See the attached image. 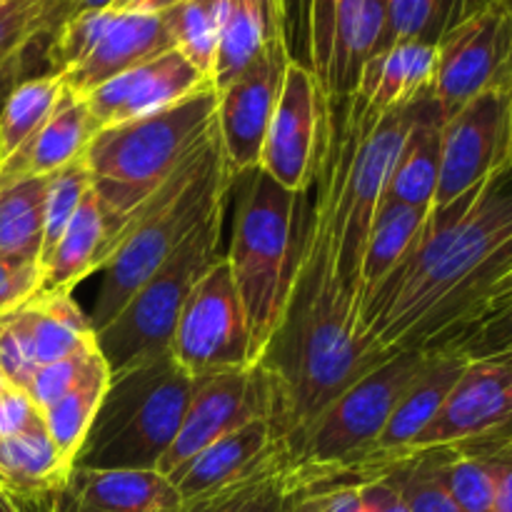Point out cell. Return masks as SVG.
I'll return each instance as SVG.
<instances>
[{"mask_svg": "<svg viewBox=\"0 0 512 512\" xmlns=\"http://www.w3.org/2000/svg\"><path fill=\"white\" fill-rule=\"evenodd\" d=\"M210 83L213 80L193 68L180 50L170 48L115 75L83 98L93 115L95 130H103L168 110Z\"/></svg>", "mask_w": 512, "mask_h": 512, "instance_id": "ac0fdd59", "label": "cell"}, {"mask_svg": "<svg viewBox=\"0 0 512 512\" xmlns=\"http://www.w3.org/2000/svg\"><path fill=\"white\" fill-rule=\"evenodd\" d=\"M75 465L55 450L45 423L13 435H0V488L25 495L58 493Z\"/></svg>", "mask_w": 512, "mask_h": 512, "instance_id": "83f0119b", "label": "cell"}, {"mask_svg": "<svg viewBox=\"0 0 512 512\" xmlns=\"http://www.w3.org/2000/svg\"><path fill=\"white\" fill-rule=\"evenodd\" d=\"M512 435V350L468 360L438 418L410 445L423 450L458 448Z\"/></svg>", "mask_w": 512, "mask_h": 512, "instance_id": "2e32d148", "label": "cell"}, {"mask_svg": "<svg viewBox=\"0 0 512 512\" xmlns=\"http://www.w3.org/2000/svg\"><path fill=\"white\" fill-rule=\"evenodd\" d=\"M43 290V265L0 258V315L28 303Z\"/></svg>", "mask_w": 512, "mask_h": 512, "instance_id": "7bdbcfd3", "label": "cell"}, {"mask_svg": "<svg viewBox=\"0 0 512 512\" xmlns=\"http://www.w3.org/2000/svg\"><path fill=\"white\" fill-rule=\"evenodd\" d=\"M295 512H368L360 485H338V488L303 493Z\"/></svg>", "mask_w": 512, "mask_h": 512, "instance_id": "ee69618b", "label": "cell"}, {"mask_svg": "<svg viewBox=\"0 0 512 512\" xmlns=\"http://www.w3.org/2000/svg\"><path fill=\"white\" fill-rule=\"evenodd\" d=\"M170 355L193 380L218 370L253 365L243 303L225 255L190 290L175 325Z\"/></svg>", "mask_w": 512, "mask_h": 512, "instance_id": "30bf717a", "label": "cell"}, {"mask_svg": "<svg viewBox=\"0 0 512 512\" xmlns=\"http://www.w3.org/2000/svg\"><path fill=\"white\" fill-rule=\"evenodd\" d=\"M410 512H465L448 493L435 468L433 450L413 453L390 470Z\"/></svg>", "mask_w": 512, "mask_h": 512, "instance_id": "60d3db41", "label": "cell"}, {"mask_svg": "<svg viewBox=\"0 0 512 512\" xmlns=\"http://www.w3.org/2000/svg\"><path fill=\"white\" fill-rule=\"evenodd\" d=\"M273 415V383L260 365L200 375L193 380L183 425L165 458L160 460L158 473L170 480L215 440L243 428L250 420H273Z\"/></svg>", "mask_w": 512, "mask_h": 512, "instance_id": "7c38bea8", "label": "cell"}, {"mask_svg": "<svg viewBox=\"0 0 512 512\" xmlns=\"http://www.w3.org/2000/svg\"><path fill=\"white\" fill-rule=\"evenodd\" d=\"M438 70V45L425 40H403L380 48L360 70L358 98L373 113H393L410 108L433 93Z\"/></svg>", "mask_w": 512, "mask_h": 512, "instance_id": "cb8c5ba5", "label": "cell"}, {"mask_svg": "<svg viewBox=\"0 0 512 512\" xmlns=\"http://www.w3.org/2000/svg\"><path fill=\"white\" fill-rule=\"evenodd\" d=\"M180 0H115L113 8L120 13H140V15H165L178 5Z\"/></svg>", "mask_w": 512, "mask_h": 512, "instance_id": "681fc988", "label": "cell"}, {"mask_svg": "<svg viewBox=\"0 0 512 512\" xmlns=\"http://www.w3.org/2000/svg\"><path fill=\"white\" fill-rule=\"evenodd\" d=\"M55 505L58 512H178L183 500L158 470L75 468Z\"/></svg>", "mask_w": 512, "mask_h": 512, "instance_id": "7402d4cb", "label": "cell"}, {"mask_svg": "<svg viewBox=\"0 0 512 512\" xmlns=\"http://www.w3.org/2000/svg\"><path fill=\"white\" fill-rule=\"evenodd\" d=\"M480 3L485 0H388V18L378 50L403 40L438 43L443 33Z\"/></svg>", "mask_w": 512, "mask_h": 512, "instance_id": "d590c367", "label": "cell"}, {"mask_svg": "<svg viewBox=\"0 0 512 512\" xmlns=\"http://www.w3.org/2000/svg\"><path fill=\"white\" fill-rule=\"evenodd\" d=\"M510 438H512V435H510Z\"/></svg>", "mask_w": 512, "mask_h": 512, "instance_id": "9f6ffc18", "label": "cell"}, {"mask_svg": "<svg viewBox=\"0 0 512 512\" xmlns=\"http://www.w3.org/2000/svg\"><path fill=\"white\" fill-rule=\"evenodd\" d=\"M428 350L393 353L333 400L290 445L293 465L303 473L338 475L350 485L383 478L375 450L395 405L423 368Z\"/></svg>", "mask_w": 512, "mask_h": 512, "instance_id": "52a82bcc", "label": "cell"}, {"mask_svg": "<svg viewBox=\"0 0 512 512\" xmlns=\"http://www.w3.org/2000/svg\"><path fill=\"white\" fill-rule=\"evenodd\" d=\"M468 365V355L458 348L428 350L423 368L405 388L403 398L395 405L388 420L378 450H375V465L383 473H390L400 460L408 458V450L420 438L425 428L438 418L445 400L453 393L455 383Z\"/></svg>", "mask_w": 512, "mask_h": 512, "instance_id": "ffe728a7", "label": "cell"}, {"mask_svg": "<svg viewBox=\"0 0 512 512\" xmlns=\"http://www.w3.org/2000/svg\"><path fill=\"white\" fill-rule=\"evenodd\" d=\"M175 48L165 15L120 13L113 8L108 28L95 43L93 53L73 68L60 75L63 85L75 95H88L98 85L108 83L115 75Z\"/></svg>", "mask_w": 512, "mask_h": 512, "instance_id": "603a6c76", "label": "cell"}, {"mask_svg": "<svg viewBox=\"0 0 512 512\" xmlns=\"http://www.w3.org/2000/svg\"><path fill=\"white\" fill-rule=\"evenodd\" d=\"M113 18V8L108 10H83V13H68L53 30V40L48 48L50 73L65 75L78 68L90 53L95 43L108 28Z\"/></svg>", "mask_w": 512, "mask_h": 512, "instance_id": "ab89813d", "label": "cell"}, {"mask_svg": "<svg viewBox=\"0 0 512 512\" xmlns=\"http://www.w3.org/2000/svg\"><path fill=\"white\" fill-rule=\"evenodd\" d=\"M8 385H10L8 380H5L3 375H0V398H3V393H5V388H8Z\"/></svg>", "mask_w": 512, "mask_h": 512, "instance_id": "db71d44e", "label": "cell"}, {"mask_svg": "<svg viewBox=\"0 0 512 512\" xmlns=\"http://www.w3.org/2000/svg\"><path fill=\"white\" fill-rule=\"evenodd\" d=\"M105 358L98 348V340L95 335H90L85 343H80L73 353H68L65 358L55 360V363L43 365V368L35 370L30 375L28 385H25V393L30 395L38 410L43 413L45 408L55 403V400L63 398L65 393L75 388V385L83 383L90 373H95L98 368H103Z\"/></svg>", "mask_w": 512, "mask_h": 512, "instance_id": "f35d334b", "label": "cell"}, {"mask_svg": "<svg viewBox=\"0 0 512 512\" xmlns=\"http://www.w3.org/2000/svg\"><path fill=\"white\" fill-rule=\"evenodd\" d=\"M248 185L235 213L225 253L250 335V363L258 365L283 323L303 250L308 193H293L263 170L245 175Z\"/></svg>", "mask_w": 512, "mask_h": 512, "instance_id": "5b68a950", "label": "cell"}, {"mask_svg": "<svg viewBox=\"0 0 512 512\" xmlns=\"http://www.w3.org/2000/svg\"><path fill=\"white\" fill-rule=\"evenodd\" d=\"M360 490H363V500L368 512H410L408 503L403 498V490H400V485L395 483L390 473L360 485Z\"/></svg>", "mask_w": 512, "mask_h": 512, "instance_id": "f6af8a7d", "label": "cell"}, {"mask_svg": "<svg viewBox=\"0 0 512 512\" xmlns=\"http://www.w3.org/2000/svg\"><path fill=\"white\" fill-rule=\"evenodd\" d=\"M428 215L430 210L408 205H380L360 260V310L373 290L408 258L423 233Z\"/></svg>", "mask_w": 512, "mask_h": 512, "instance_id": "f546056e", "label": "cell"}, {"mask_svg": "<svg viewBox=\"0 0 512 512\" xmlns=\"http://www.w3.org/2000/svg\"><path fill=\"white\" fill-rule=\"evenodd\" d=\"M278 38H285L283 0H228L213 68L215 90L225 88Z\"/></svg>", "mask_w": 512, "mask_h": 512, "instance_id": "4316f807", "label": "cell"}, {"mask_svg": "<svg viewBox=\"0 0 512 512\" xmlns=\"http://www.w3.org/2000/svg\"><path fill=\"white\" fill-rule=\"evenodd\" d=\"M435 45L433 98L443 118L488 90L512 88V0H485Z\"/></svg>", "mask_w": 512, "mask_h": 512, "instance_id": "9c48e42d", "label": "cell"}, {"mask_svg": "<svg viewBox=\"0 0 512 512\" xmlns=\"http://www.w3.org/2000/svg\"><path fill=\"white\" fill-rule=\"evenodd\" d=\"M448 348H458L468 355V360L488 358V355L510 353L512 350V298L495 305L475 325H470L455 343Z\"/></svg>", "mask_w": 512, "mask_h": 512, "instance_id": "b9f144b4", "label": "cell"}, {"mask_svg": "<svg viewBox=\"0 0 512 512\" xmlns=\"http://www.w3.org/2000/svg\"><path fill=\"white\" fill-rule=\"evenodd\" d=\"M512 88L488 90L445 115L433 210L448 208L510 165Z\"/></svg>", "mask_w": 512, "mask_h": 512, "instance_id": "5bb4252c", "label": "cell"}, {"mask_svg": "<svg viewBox=\"0 0 512 512\" xmlns=\"http://www.w3.org/2000/svg\"><path fill=\"white\" fill-rule=\"evenodd\" d=\"M115 0H68L70 13H83V10H108Z\"/></svg>", "mask_w": 512, "mask_h": 512, "instance_id": "816d5d0a", "label": "cell"}, {"mask_svg": "<svg viewBox=\"0 0 512 512\" xmlns=\"http://www.w3.org/2000/svg\"><path fill=\"white\" fill-rule=\"evenodd\" d=\"M285 3V38H288L290 58L303 63V8L300 0H283Z\"/></svg>", "mask_w": 512, "mask_h": 512, "instance_id": "7dc6e473", "label": "cell"}, {"mask_svg": "<svg viewBox=\"0 0 512 512\" xmlns=\"http://www.w3.org/2000/svg\"><path fill=\"white\" fill-rule=\"evenodd\" d=\"M385 358L388 353L360 335L358 310L335 270L328 223L313 200L283 323L258 363L273 383L275 433L290 448L338 395Z\"/></svg>", "mask_w": 512, "mask_h": 512, "instance_id": "7a4b0ae2", "label": "cell"}, {"mask_svg": "<svg viewBox=\"0 0 512 512\" xmlns=\"http://www.w3.org/2000/svg\"><path fill=\"white\" fill-rule=\"evenodd\" d=\"M512 270V168L448 208H430L408 258L360 310V335L383 353L448 348L483 315Z\"/></svg>", "mask_w": 512, "mask_h": 512, "instance_id": "6da1fadb", "label": "cell"}, {"mask_svg": "<svg viewBox=\"0 0 512 512\" xmlns=\"http://www.w3.org/2000/svg\"><path fill=\"white\" fill-rule=\"evenodd\" d=\"M88 313L73 293L40 290L28 303L0 315V375L25 390L30 375L73 353L90 338Z\"/></svg>", "mask_w": 512, "mask_h": 512, "instance_id": "e0dca14e", "label": "cell"}, {"mask_svg": "<svg viewBox=\"0 0 512 512\" xmlns=\"http://www.w3.org/2000/svg\"><path fill=\"white\" fill-rule=\"evenodd\" d=\"M108 263V225L103 205L90 185L88 195L65 228L43 268V290L73 293L88 275L100 273Z\"/></svg>", "mask_w": 512, "mask_h": 512, "instance_id": "484cf974", "label": "cell"}, {"mask_svg": "<svg viewBox=\"0 0 512 512\" xmlns=\"http://www.w3.org/2000/svg\"><path fill=\"white\" fill-rule=\"evenodd\" d=\"M510 168H512V133H510Z\"/></svg>", "mask_w": 512, "mask_h": 512, "instance_id": "11a10c76", "label": "cell"}, {"mask_svg": "<svg viewBox=\"0 0 512 512\" xmlns=\"http://www.w3.org/2000/svg\"><path fill=\"white\" fill-rule=\"evenodd\" d=\"M303 493L298 470L293 460H288L218 493L183 503L178 512H295Z\"/></svg>", "mask_w": 512, "mask_h": 512, "instance_id": "4dcf8cb0", "label": "cell"}, {"mask_svg": "<svg viewBox=\"0 0 512 512\" xmlns=\"http://www.w3.org/2000/svg\"><path fill=\"white\" fill-rule=\"evenodd\" d=\"M45 183L33 178L0 190V258L40 263Z\"/></svg>", "mask_w": 512, "mask_h": 512, "instance_id": "1f68e13d", "label": "cell"}, {"mask_svg": "<svg viewBox=\"0 0 512 512\" xmlns=\"http://www.w3.org/2000/svg\"><path fill=\"white\" fill-rule=\"evenodd\" d=\"M58 493L25 495L0 488V512H58V505H55Z\"/></svg>", "mask_w": 512, "mask_h": 512, "instance_id": "bcb514c9", "label": "cell"}, {"mask_svg": "<svg viewBox=\"0 0 512 512\" xmlns=\"http://www.w3.org/2000/svg\"><path fill=\"white\" fill-rule=\"evenodd\" d=\"M300 8H303V65H305V15H308V0H300Z\"/></svg>", "mask_w": 512, "mask_h": 512, "instance_id": "f5cc1de1", "label": "cell"}, {"mask_svg": "<svg viewBox=\"0 0 512 512\" xmlns=\"http://www.w3.org/2000/svg\"><path fill=\"white\" fill-rule=\"evenodd\" d=\"M230 190L233 180L225 175L215 130L213 138L125 220L113 258L100 270L103 283L88 313L93 333L103 330L125 308L135 290L173 258L215 208L228 205Z\"/></svg>", "mask_w": 512, "mask_h": 512, "instance_id": "277c9868", "label": "cell"}, {"mask_svg": "<svg viewBox=\"0 0 512 512\" xmlns=\"http://www.w3.org/2000/svg\"><path fill=\"white\" fill-rule=\"evenodd\" d=\"M225 205L215 208L173 258L145 280L125 308L95 333L110 373L170 353L175 325L200 275L220 258Z\"/></svg>", "mask_w": 512, "mask_h": 512, "instance_id": "ba28073f", "label": "cell"}, {"mask_svg": "<svg viewBox=\"0 0 512 512\" xmlns=\"http://www.w3.org/2000/svg\"><path fill=\"white\" fill-rule=\"evenodd\" d=\"M330 105L313 70L290 63L273 120L265 133L258 170L293 193H310L328 143Z\"/></svg>", "mask_w": 512, "mask_h": 512, "instance_id": "4fadbf2b", "label": "cell"}, {"mask_svg": "<svg viewBox=\"0 0 512 512\" xmlns=\"http://www.w3.org/2000/svg\"><path fill=\"white\" fill-rule=\"evenodd\" d=\"M68 13V0H0V70Z\"/></svg>", "mask_w": 512, "mask_h": 512, "instance_id": "8d00e7d4", "label": "cell"}, {"mask_svg": "<svg viewBox=\"0 0 512 512\" xmlns=\"http://www.w3.org/2000/svg\"><path fill=\"white\" fill-rule=\"evenodd\" d=\"M512 298V270L508 275H505L503 280H500L498 285H495L493 288V293H490V298H488V303H485V310H483V315L488 313V310H493L495 305H500V303H505V300H510ZM483 315H480V318H483ZM478 318V320H480ZM478 320H475V323H478ZM473 323V325H475Z\"/></svg>", "mask_w": 512, "mask_h": 512, "instance_id": "f907efd6", "label": "cell"}, {"mask_svg": "<svg viewBox=\"0 0 512 512\" xmlns=\"http://www.w3.org/2000/svg\"><path fill=\"white\" fill-rule=\"evenodd\" d=\"M435 468L440 480L465 512H495L500 470H503V440L438 448Z\"/></svg>", "mask_w": 512, "mask_h": 512, "instance_id": "f1b7e54d", "label": "cell"}, {"mask_svg": "<svg viewBox=\"0 0 512 512\" xmlns=\"http://www.w3.org/2000/svg\"><path fill=\"white\" fill-rule=\"evenodd\" d=\"M95 133L98 130L83 95L65 88L48 120L10 158L0 160V190L23 180L48 178L65 168L85 153Z\"/></svg>", "mask_w": 512, "mask_h": 512, "instance_id": "44dd1931", "label": "cell"}, {"mask_svg": "<svg viewBox=\"0 0 512 512\" xmlns=\"http://www.w3.org/2000/svg\"><path fill=\"white\" fill-rule=\"evenodd\" d=\"M225 5L228 0H180L170 13H165L175 50H180L183 58L210 80L223 33Z\"/></svg>", "mask_w": 512, "mask_h": 512, "instance_id": "e575fe53", "label": "cell"}, {"mask_svg": "<svg viewBox=\"0 0 512 512\" xmlns=\"http://www.w3.org/2000/svg\"><path fill=\"white\" fill-rule=\"evenodd\" d=\"M288 460H293V455L288 443L275 433L273 420L258 418L208 445L185 468H180L170 483L183 503H193L240 480L278 468Z\"/></svg>", "mask_w": 512, "mask_h": 512, "instance_id": "d6986e66", "label": "cell"}, {"mask_svg": "<svg viewBox=\"0 0 512 512\" xmlns=\"http://www.w3.org/2000/svg\"><path fill=\"white\" fill-rule=\"evenodd\" d=\"M65 85L55 73L28 78L15 85L0 110V160L10 158L58 105Z\"/></svg>", "mask_w": 512, "mask_h": 512, "instance_id": "836d02e7", "label": "cell"}, {"mask_svg": "<svg viewBox=\"0 0 512 512\" xmlns=\"http://www.w3.org/2000/svg\"><path fill=\"white\" fill-rule=\"evenodd\" d=\"M503 440V470H500L495 512H512V438Z\"/></svg>", "mask_w": 512, "mask_h": 512, "instance_id": "c3c4849f", "label": "cell"}, {"mask_svg": "<svg viewBox=\"0 0 512 512\" xmlns=\"http://www.w3.org/2000/svg\"><path fill=\"white\" fill-rule=\"evenodd\" d=\"M190 393L193 378L170 353L110 373L75 468L158 470L183 425Z\"/></svg>", "mask_w": 512, "mask_h": 512, "instance_id": "8992f818", "label": "cell"}, {"mask_svg": "<svg viewBox=\"0 0 512 512\" xmlns=\"http://www.w3.org/2000/svg\"><path fill=\"white\" fill-rule=\"evenodd\" d=\"M443 120V110L433 93L415 103L413 123L400 145L383 205H408V208L420 210L433 208L440 175Z\"/></svg>", "mask_w": 512, "mask_h": 512, "instance_id": "d4e9b609", "label": "cell"}, {"mask_svg": "<svg viewBox=\"0 0 512 512\" xmlns=\"http://www.w3.org/2000/svg\"><path fill=\"white\" fill-rule=\"evenodd\" d=\"M90 190V175L85 170L83 155L65 168L48 175L45 183V213H43V250H40V265L45 268L50 253L58 240L63 238L65 228L73 220L75 210L80 208L83 198Z\"/></svg>", "mask_w": 512, "mask_h": 512, "instance_id": "74e56055", "label": "cell"}, {"mask_svg": "<svg viewBox=\"0 0 512 512\" xmlns=\"http://www.w3.org/2000/svg\"><path fill=\"white\" fill-rule=\"evenodd\" d=\"M385 18L388 0H308L305 65L328 105L355 95L365 60L383 40Z\"/></svg>", "mask_w": 512, "mask_h": 512, "instance_id": "8fae6325", "label": "cell"}, {"mask_svg": "<svg viewBox=\"0 0 512 512\" xmlns=\"http://www.w3.org/2000/svg\"><path fill=\"white\" fill-rule=\"evenodd\" d=\"M293 63L288 40L278 38L225 88L218 90L215 130L225 175L233 185L248 173L258 170L265 133L273 120L285 73Z\"/></svg>", "mask_w": 512, "mask_h": 512, "instance_id": "9a60e30c", "label": "cell"}, {"mask_svg": "<svg viewBox=\"0 0 512 512\" xmlns=\"http://www.w3.org/2000/svg\"><path fill=\"white\" fill-rule=\"evenodd\" d=\"M215 108L218 90L210 83L168 110L110 125L90 138L83 163L103 205L108 260L113 258L125 220L150 195L158 193L195 150L213 138Z\"/></svg>", "mask_w": 512, "mask_h": 512, "instance_id": "3957f363", "label": "cell"}, {"mask_svg": "<svg viewBox=\"0 0 512 512\" xmlns=\"http://www.w3.org/2000/svg\"><path fill=\"white\" fill-rule=\"evenodd\" d=\"M110 383V368L103 365L95 373H90L88 378L80 385H75L70 393H65L63 398L55 400L50 408L43 410V423L48 430V438L53 440L55 450L68 460L70 465H75L80 448H83L85 438H88V430L93 425L95 413L100 408V400H103L105 390Z\"/></svg>", "mask_w": 512, "mask_h": 512, "instance_id": "d6a6232c", "label": "cell"}]
</instances>
